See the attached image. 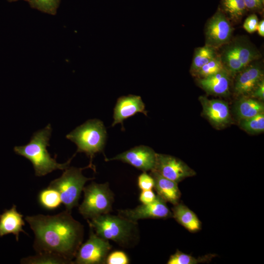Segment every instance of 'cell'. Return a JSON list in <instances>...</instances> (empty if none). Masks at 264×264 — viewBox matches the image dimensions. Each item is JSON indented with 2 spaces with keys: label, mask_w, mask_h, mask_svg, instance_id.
Listing matches in <instances>:
<instances>
[{
  "label": "cell",
  "mask_w": 264,
  "mask_h": 264,
  "mask_svg": "<svg viewBox=\"0 0 264 264\" xmlns=\"http://www.w3.org/2000/svg\"><path fill=\"white\" fill-rule=\"evenodd\" d=\"M71 211L65 210L53 216H27L25 220L35 235L33 248L37 253H50L73 264L82 243L83 225L75 220Z\"/></svg>",
  "instance_id": "1"
},
{
  "label": "cell",
  "mask_w": 264,
  "mask_h": 264,
  "mask_svg": "<svg viewBox=\"0 0 264 264\" xmlns=\"http://www.w3.org/2000/svg\"><path fill=\"white\" fill-rule=\"evenodd\" d=\"M50 124L45 128L34 132L30 142L25 145L15 146V153L29 160L32 164L35 174L43 176L56 170H64L69 165L75 155V153L66 162L59 163L52 158L47 150L52 132Z\"/></svg>",
  "instance_id": "2"
},
{
  "label": "cell",
  "mask_w": 264,
  "mask_h": 264,
  "mask_svg": "<svg viewBox=\"0 0 264 264\" xmlns=\"http://www.w3.org/2000/svg\"><path fill=\"white\" fill-rule=\"evenodd\" d=\"M96 234L123 247H132L139 239L137 222L118 215L103 214L87 220Z\"/></svg>",
  "instance_id": "3"
},
{
  "label": "cell",
  "mask_w": 264,
  "mask_h": 264,
  "mask_svg": "<svg viewBox=\"0 0 264 264\" xmlns=\"http://www.w3.org/2000/svg\"><path fill=\"white\" fill-rule=\"evenodd\" d=\"M107 131L103 122L93 119L87 121L66 135V138L74 143L77 147L76 153H84L89 157V164L95 171L92 164L95 155L103 153Z\"/></svg>",
  "instance_id": "4"
},
{
  "label": "cell",
  "mask_w": 264,
  "mask_h": 264,
  "mask_svg": "<svg viewBox=\"0 0 264 264\" xmlns=\"http://www.w3.org/2000/svg\"><path fill=\"white\" fill-rule=\"evenodd\" d=\"M87 168L93 169L89 164L83 168L68 167L64 170L60 177L52 180L48 186L59 192L66 210L71 212L72 209L78 205L85 183L94 178L83 175L82 171Z\"/></svg>",
  "instance_id": "5"
},
{
  "label": "cell",
  "mask_w": 264,
  "mask_h": 264,
  "mask_svg": "<svg viewBox=\"0 0 264 264\" xmlns=\"http://www.w3.org/2000/svg\"><path fill=\"white\" fill-rule=\"evenodd\" d=\"M84 199L78 210L87 220L110 213L114 202V194L109 183H97L94 182L84 187Z\"/></svg>",
  "instance_id": "6"
},
{
  "label": "cell",
  "mask_w": 264,
  "mask_h": 264,
  "mask_svg": "<svg viewBox=\"0 0 264 264\" xmlns=\"http://www.w3.org/2000/svg\"><path fill=\"white\" fill-rule=\"evenodd\" d=\"M111 248L108 240L99 236L90 228L89 238L79 247L73 264H105Z\"/></svg>",
  "instance_id": "7"
},
{
  "label": "cell",
  "mask_w": 264,
  "mask_h": 264,
  "mask_svg": "<svg viewBox=\"0 0 264 264\" xmlns=\"http://www.w3.org/2000/svg\"><path fill=\"white\" fill-rule=\"evenodd\" d=\"M165 201L158 195L152 202L143 204L133 209L118 210V215L132 221L147 219H166L172 216Z\"/></svg>",
  "instance_id": "8"
},
{
  "label": "cell",
  "mask_w": 264,
  "mask_h": 264,
  "mask_svg": "<svg viewBox=\"0 0 264 264\" xmlns=\"http://www.w3.org/2000/svg\"><path fill=\"white\" fill-rule=\"evenodd\" d=\"M233 28L223 11L219 9L209 20L206 26L207 45L219 47L230 40Z\"/></svg>",
  "instance_id": "9"
},
{
  "label": "cell",
  "mask_w": 264,
  "mask_h": 264,
  "mask_svg": "<svg viewBox=\"0 0 264 264\" xmlns=\"http://www.w3.org/2000/svg\"><path fill=\"white\" fill-rule=\"evenodd\" d=\"M164 177L176 183L195 175V172L182 161L174 156L156 154L153 169Z\"/></svg>",
  "instance_id": "10"
},
{
  "label": "cell",
  "mask_w": 264,
  "mask_h": 264,
  "mask_svg": "<svg viewBox=\"0 0 264 264\" xmlns=\"http://www.w3.org/2000/svg\"><path fill=\"white\" fill-rule=\"evenodd\" d=\"M156 155V153L151 148L145 145H140L118 154L113 157H106L105 160H120L143 172H147L154 169Z\"/></svg>",
  "instance_id": "11"
},
{
  "label": "cell",
  "mask_w": 264,
  "mask_h": 264,
  "mask_svg": "<svg viewBox=\"0 0 264 264\" xmlns=\"http://www.w3.org/2000/svg\"><path fill=\"white\" fill-rule=\"evenodd\" d=\"M138 113L147 116L145 105L140 96L129 95L118 98L113 110L112 127L120 124L124 129L123 122Z\"/></svg>",
  "instance_id": "12"
},
{
  "label": "cell",
  "mask_w": 264,
  "mask_h": 264,
  "mask_svg": "<svg viewBox=\"0 0 264 264\" xmlns=\"http://www.w3.org/2000/svg\"><path fill=\"white\" fill-rule=\"evenodd\" d=\"M238 73L234 87L238 95L251 93L263 77V71L258 64L248 65Z\"/></svg>",
  "instance_id": "13"
},
{
  "label": "cell",
  "mask_w": 264,
  "mask_h": 264,
  "mask_svg": "<svg viewBox=\"0 0 264 264\" xmlns=\"http://www.w3.org/2000/svg\"><path fill=\"white\" fill-rule=\"evenodd\" d=\"M203 113L214 125L222 126L230 121V112L227 103L219 99H209L204 96L199 98Z\"/></svg>",
  "instance_id": "14"
},
{
  "label": "cell",
  "mask_w": 264,
  "mask_h": 264,
  "mask_svg": "<svg viewBox=\"0 0 264 264\" xmlns=\"http://www.w3.org/2000/svg\"><path fill=\"white\" fill-rule=\"evenodd\" d=\"M24 225L23 215L18 212L16 206L13 205L10 209L0 214V237L13 234L18 242L20 232L26 234L22 228Z\"/></svg>",
  "instance_id": "15"
},
{
  "label": "cell",
  "mask_w": 264,
  "mask_h": 264,
  "mask_svg": "<svg viewBox=\"0 0 264 264\" xmlns=\"http://www.w3.org/2000/svg\"><path fill=\"white\" fill-rule=\"evenodd\" d=\"M150 174L154 179V188L157 195L166 202L174 205L178 203L181 194L177 183L164 177L154 170L151 171Z\"/></svg>",
  "instance_id": "16"
},
{
  "label": "cell",
  "mask_w": 264,
  "mask_h": 264,
  "mask_svg": "<svg viewBox=\"0 0 264 264\" xmlns=\"http://www.w3.org/2000/svg\"><path fill=\"white\" fill-rule=\"evenodd\" d=\"M229 73L225 68L213 75L198 80L199 85L206 91L216 95H226L229 92Z\"/></svg>",
  "instance_id": "17"
},
{
  "label": "cell",
  "mask_w": 264,
  "mask_h": 264,
  "mask_svg": "<svg viewBox=\"0 0 264 264\" xmlns=\"http://www.w3.org/2000/svg\"><path fill=\"white\" fill-rule=\"evenodd\" d=\"M172 211V216L188 231L196 232L200 229V221L197 215L186 206L178 203L174 205Z\"/></svg>",
  "instance_id": "18"
},
{
  "label": "cell",
  "mask_w": 264,
  "mask_h": 264,
  "mask_svg": "<svg viewBox=\"0 0 264 264\" xmlns=\"http://www.w3.org/2000/svg\"><path fill=\"white\" fill-rule=\"evenodd\" d=\"M236 113L240 119L253 117L264 112V104L257 100L249 98H242L237 103Z\"/></svg>",
  "instance_id": "19"
},
{
  "label": "cell",
  "mask_w": 264,
  "mask_h": 264,
  "mask_svg": "<svg viewBox=\"0 0 264 264\" xmlns=\"http://www.w3.org/2000/svg\"><path fill=\"white\" fill-rule=\"evenodd\" d=\"M38 201L42 207L48 210H55L62 204L59 192L48 187L39 192Z\"/></svg>",
  "instance_id": "20"
},
{
  "label": "cell",
  "mask_w": 264,
  "mask_h": 264,
  "mask_svg": "<svg viewBox=\"0 0 264 264\" xmlns=\"http://www.w3.org/2000/svg\"><path fill=\"white\" fill-rule=\"evenodd\" d=\"M215 49L208 45L196 49L191 67L192 73L195 75L203 66L217 56Z\"/></svg>",
  "instance_id": "21"
},
{
  "label": "cell",
  "mask_w": 264,
  "mask_h": 264,
  "mask_svg": "<svg viewBox=\"0 0 264 264\" xmlns=\"http://www.w3.org/2000/svg\"><path fill=\"white\" fill-rule=\"evenodd\" d=\"M22 264H70L64 258L50 253H39L21 259Z\"/></svg>",
  "instance_id": "22"
},
{
  "label": "cell",
  "mask_w": 264,
  "mask_h": 264,
  "mask_svg": "<svg viewBox=\"0 0 264 264\" xmlns=\"http://www.w3.org/2000/svg\"><path fill=\"white\" fill-rule=\"evenodd\" d=\"M221 4L223 12L234 21L240 20L246 10L244 0H221Z\"/></svg>",
  "instance_id": "23"
},
{
  "label": "cell",
  "mask_w": 264,
  "mask_h": 264,
  "mask_svg": "<svg viewBox=\"0 0 264 264\" xmlns=\"http://www.w3.org/2000/svg\"><path fill=\"white\" fill-rule=\"evenodd\" d=\"M233 44L238 59L243 68L259 56L256 50L248 44L238 41Z\"/></svg>",
  "instance_id": "24"
},
{
  "label": "cell",
  "mask_w": 264,
  "mask_h": 264,
  "mask_svg": "<svg viewBox=\"0 0 264 264\" xmlns=\"http://www.w3.org/2000/svg\"><path fill=\"white\" fill-rule=\"evenodd\" d=\"M241 128L251 133H259L264 131V114L259 113L253 117L242 119L240 122Z\"/></svg>",
  "instance_id": "25"
},
{
  "label": "cell",
  "mask_w": 264,
  "mask_h": 264,
  "mask_svg": "<svg viewBox=\"0 0 264 264\" xmlns=\"http://www.w3.org/2000/svg\"><path fill=\"white\" fill-rule=\"evenodd\" d=\"M225 69L220 57L216 56L203 66L195 74L200 78L215 74Z\"/></svg>",
  "instance_id": "26"
},
{
  "label": "cell",
  "mask_w": 264,
  "mask_h": 264,
  "mask_svg": "<svg viewBox=\"0 0 264 264\" xmlns=\"http://www.w3.org/2000/svg\"><path fill=\"white\" fill-rule=\"evenodd\" d=\"M211 257L208 256L200 258H196L188 254L182 253L177 250L175 253L172 255L168 260V264H197L198 263L206 261Z\"/></svg>",
  "instance_id": "27"
},
{
  "label": "cell",
  "mask_w": 264,
  "mask_h": 264,
  "mask_svg": "<svg viewBox=\"0 0 264 264\" xmlns=\"http://www.w3.org/2000/svg\"><path fill=\"white\" fill-rule=\"evenodd\" d=\"M30 5L42 12L55 15L60 0H29Z\"/></svg>",
  "instance_id": "28"
},
{
  "label": "cell",
  "mask_w": 264,
  "mask_h": 264,
  "mask_svg": "<svg viewBox=\"0 0 264 264\" xmlns=\"http://www.w3.org/2000/svg\"><path fill=\"white\" fill-rule=\"evenodd\" d=\"M130 260L126 253L120 250H116L108 254L105 264H128Z\"/></svg>",
  "instance_id": "29"
},
{
  "label": "cell",
  "mask_w": 264,
  "mask_h": 264,
  "mask_svg": "<svg viewBox=\"0 0 264 264\" xmlns=\"http://www.w3.org/2000/svg\"><path fill=\"white\" fill-rule=\"evenodd\" d=\"M137 184L141 191L151 190L154 186V180L150 174L143 172L138 177Z\"/></svg>",
  "instance_id": "30"
},
{
  "label": "cell",
  "mask_w": 264,
  "mask_h": 264,
  "mask_svg": "<svg viewBox=\"0 0 264 264\" xmlns=\"http://www.w3.org/2000/svg\"><path fill=\"white\" fill-rule=\"evenodd\" d=\"M259 22L257 15L252 14L245 19L243 27L247 32L252 33L257 30Z\"/></svg>",
  "instance_id": "31"
},
{
  "label": "cell",
  "mask_w": 264,
  "mask_h": 264,
  "mask_svg": "<svg viewBox=\"0 0 264 264\" xmlns=\"http://www.w3.org/2000/svg\"><path fill=\"white\" fill-rule=\"evenodd\" d=\"M156 195L151 190L142 191L140 194L139 199L143 204H148L153 202L156 198Z\"/></svg>",
  "instance_id": "32"
},
{
  "label": "cell",
  "mask_w": 264,
  "mask_h": 264,
  "mask_svg": "<svg viewBox=\"0 0 264 264\" xmlns=\"http://www.w3.org/2000/svg\"><path fill=\"white\" fill-rule=\"evenodd\" d=\"M246 8L259 10L263 8L264 0H244Z\"/></svg>",
  "instance_id": "33"
},
{
  "label": "cell",
  "mask_w": 264,
  "mask_h": 264,
  "mask_svg": "<svg viewBox=\"0 0 264 264\" xmlns=\"http://www.w3.org/2000/svg\"><path fill=\"white\" fill-rule=\"evenodd\" d=\"M252 96L261 100L264 99V81L263 79L258 84L253 91Z\"/></svg>",
  "instance_id": "34"
},
{
  "label": "cell",
  "mask_w": 264,
  "mask_h": 264,
  "mask_svg": "<svg viewBox=\"0 0 264 264\" xmlns=\"http://www.w3.org/2000/svg\"><path fill=\"white\" fill-rule=\"evenodd\" d=\"M257 30L259 34L262 36L264 37V21L261 20L259 22Z\"/></svg>",
  "instance_id": "35"
},
{
  "label": "cell",
  "mask_w": 264,
  "mask_h": 264,
  "mask_svg": "<svg viewBox=\"0 0 264 264\" xmlns=\"http://www.w3.org/2000/svg\"><path fill=\"white\" fill-rule=\"evenodd\" d=\"M8 0L10 1H16V0ZM25 0L29 1V0Z\"/></svg>",
  "instance_id": "36"
}]
</instances>
